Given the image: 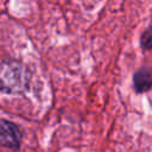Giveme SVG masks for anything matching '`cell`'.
I'll list each match as a JSON object with an SVG mask.
<instances>
[{
  "label": "cell",
  "mask_w": 152,
  "mask_h": 152,
  "mask_svg": "<svg viewBox=\"0 0 152 152\" xmlns=\"http://www.w3.org/2000/svg\"><path fill=\"white\" fill-rule=\"evenodd\" d=\"M28 71L20 62L4 59L0 66V88L6 94H19L27 89Z\"/></svg>",
  "instance_id": "1"
},
{
  "label": "cell",
  "mask_w": 152,
  "mask_h": 152,
  "mask_svg": "<svg viewBox=\"0 0 152 152\" xmlns=\"http://www.w3.org/2000/svg\"><path fill=\"white\" fill-rule=\"evenodd\" d=\"M23 138V132L20 127L8 120L1 119L0 121V142L4 147L18 151L20 148V142Z\"/></svg>",
  "instance_id": "2"
},
{
  "label": "cell",
  "mask_w": 152,
  "mask_h": 152,
  "mask_svg": "<svg viewBox=\"0 0 152 152\" xmlns=\"http://www.w3.org/2000/svg\"><path fill=\"white\" fill-rule=\"evenodd\" d=\"M133 87L137 93H145L152 88V69L141 66L133 75Z\"/></svg>",
  "instance_id": "3"
},
{
  "label": "cell",
  "mask_w": 152,
  "mask_h": 152,
  "mask_svg": "<svg viewBox=\"0 0 152 152\" xmlns=\"http://www.w3.org/2000/svg\"><path fill=\"white\" fill-rule=\"evenodd\" d=\"M141 45L144 49L152 50V26H150L141 36Z\"/></svg>",
  "instance_id": "4"
}]
</instances>
